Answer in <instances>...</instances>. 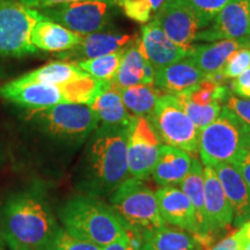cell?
Returning a JSON list of instances; mask_svg holds the SVG:
<instances>
[{
  "label": "cell",
  "mask_w": 250,
  "mask_h": 250,
  "mask_svg": "<svg viewBox=\"0 0 250 250\" xmlns=\"http://www.w3.org/2000/svg\"><path fill=\"white\" fill-rule=\"evenodd\" d=\"M245 1H247V2H248V4L250 5V0H245Z\"/></svg>",
  "instance_id": "c3c4849f"
},
{
  "label": "cell",
  "mask_w": 250,
  "mask_h": 250,
  "mask_svg": "<svg viewBox=\"0 0 250 250\" xmlns=\"http://www.w3.org/2000/svg\"><path fill=\"white\" fill-rule=\"evenodd\" d=\"M249 132L223 107L214 122L199 133V148L202 164L214 167L219 164H233L245 149L246 137Z\"/></svg>",
  "instance_id": "ba28073f"
},
{
  "label": "cell",
  "mask_w": 250,
  "mask_h": 250,
  "mask_svg": "<svg viewBox=\"0 0 250 250\" xmlns=\"http://www.w3.org/2000/svg\"><path fill=\"white\" fill-rule=\"evenodd\" d=\"M250 67V44L233 52L220 73L225 79H235Z\"/></svg>",
  "instance_id": "e575fe53"
},
{
  "label": "cell",
  "mask_w": 250,
  "mask_h": 250,
  "mask_svg": "<svg viewBox=\"0 0 250 250\" xmlns=\"http://www.w3.org/2000/svg\"><path fill=\"white\" fill-rule=\"evenodd\" d=\"M59 228L36 189L12 196L1 211V235L12 250H49Z\"/></svg>",
  "instance_id": "6da1fadb"
},
{
  "label": "cell",
  "mask_w": 250,
  "mask_h": 250,
  "mask_svg": "<svg viewBox=\"0 0 250 250\" xmlns=\"http://www.w3.org/2000/svg\"><path fill=\"white\" fill-rule=\"evenodd\" d=\"M204 181L206 220L212 234L229 226L234 220V213L213 167L205 166Z\"/></svg>",
  "instance_id": "ac0fdd59"
},
{
  "label": "cell",
  "mask_w": 250,
  "mask_h": 250,
  "mask_svg": "<svg viewBox=\"0 0 250 250\" xmlns=\"http://www.w3.org/2000/svg\"><path fill=\"white\" fill-rule=\"evenodd\" d=\"M250 44V40H220L210 44L193 46L189 57L195 62L197 67L205 78L219 74L226 64L228 58L237 49Z\"/></svg>",
  "instance_id": "7402d4cb"
},
{
  "label": "cell",
  "mask_w": 250,
  "mask_h": 250,
  "mask_svg": "<svg viewBox=\"0 0 250 250\" xmlns=\"http://www.w3.org/2000/svg\"><path fill=\"white\" fill-rule=\"evenodd\" d=\"M136 39L129 34L98 33L83 35L80 43L67 51L58 52L57 58L62 61H85L112 54L126 48Z\"/></svg>",
  "instance_id": "e0dca14e"
},
{
  "label": "cell",
  "mask_w": 250,
  "mask_h": 250,
  "mask_svg": "<svg viewBox=\"0 0 250 250\" xmlns=\"http://www.w3.org/2000/svg\"><path fill=\"white\" fill-rule=\"evenodd\" d=\"M232 165L235 166V168L241 174L243 180L246 181L247 186L250 188V155L246 149H242L241 153L237 155V158L234 160Z\"/></svg>",
  "instance_id": "f35d334b"
},
{
  "label": "cell",
  "mask_w": 250,
  "mask_h": 250,
  "mask_svg": "<svg viewBox=\"0 0 250 250\" xmlns=\"http://www.w3.org/2000/svg\"><path fill=\"white\" fill-rule=\"evenodd\" d=\"M124 49L120 51L112 52V54L101 56L92 59H85V61L73 62H77L86 73L99 81H111L116 73L118 66H120L122 58H123Z\"/></svg>",
  "instance_id": "f1b7e54d"
},
{
  "label": "cell",
  "mask_w": 250,
  "mask_h": 250,
  "mask_svg": "<svg viewBox=\"0 0 250 250\" xmlns=\"http://www.w3.org/2000/svg\"><path fill=\"white\" fill-rule=\"evenodd\" d=\"M110 205L137 237L166 225L155 192L143 180L127 177L111 193Z\"/></svg>",
  "instance_id": "8992f818"
},
{
  "label": "cell",
  "mask_w": 250,
  "mask_h": 250,
  "mask_svg": "<svg viewBox=\"0 0 250 250\" xmlns=\"http://www.w3.org/2000/svg\"><path fill=\"white\" fill-rule=\"evenodd\" d=\"M182 105L187 115L191 118V121L198 127L199 131L211 124L219 117L221 114L224 104L223 103H213L210 105H197L195 103L190 102L189 100L183 98L182 95H175Z\"/></svg>",
  "instance_id": "4dcf8cb0"
},
{
  "label": "cell",
  "mask_w": 250,
  "mask_h": 250,
  "mask_svg": "<svg viewBox=\"0 0 250 250\" xmlns=\"http://www.w3.org/2000/svg\"><path fill=\"white\" fill-rule=\"evenodd\" d=\"M125 108L132 116L148 118L164 92L154 85H138L120 89Z\"/></svg>",
  "instance_id": "83f0119b"
},
{
  "label": "cell",
  "mask_w": 250,
  "mask_h": 250,
  "mask_svg": "<svg viewBox=\"0 0 250 250\" xmlns=\"http://www.w3.org/2000/svg\"><path fill=\"white\" fill-rule=\"evenodd\" d=\"M232 89L239 98L250 99V67L234 79Z\"/></svg>",
  "instance_id": "74e56055"
},
{
  "label": "cell",
  "mask_w": 250,
  "mask_h": 250,
  "mask_svg": "<svg viewBox=\"0 0 250 250\" xmlns=\"http://www.w3.org/2000/svg\"><path fill=\"white\" fill-rule=\"evenodd\" d=\"M197 105H210L213 103H225L228 96V89L224 83L211 78H205L189 92L179 94Z\"/></svg>",
  "instance_id": "f546056e"
},
{
  "label": "cell",
  "mask_w": 250,
  "mask_h": 250,
  "mask_svg": "<svg viewBox=\"0 0 250 250\" xmlns=\"http://www.w3.org/2000/svg\"><path fill=\"white\" fill-rule=\"evenodd\" d=\"M165 34L181 46H190L196 40L199 22L184 0H166L153 18Z\"/></svg>",
  "instance_id": "7c38bea8"
},
{
  "label": "cell",
  "mask_w": 250,
  "mask_h": 250,
  "mask_svg": "<svg viewBox=\"0 0 250 250\" xmlns=\"http://www.w3.org/2000/svg\"><path fill=\"white\" fill-rule=\"evenodd\" d=\"M0 250H5V249H4V246H2V242H1V239H0Z\"/></svg>",
  "instance_id": "bcb514c9"
},
{
  "label": "cell",
  "mask_w": 250,
  "mask_h": 250,
  "mask_svg": "<svg viewBox=\"0 0 250 250\" xmlns=\"http://www.w3.org/2000/svg\"><path fill=\"white\" fill-rule=\"evenodd\" d=\"M204 183V167L198 159H192L190 170L180 183V188L189 197L196 212L199 236L195 239V241L196 243H201L203 247H206L212 242V235L208 229V220H206Z\"/></svg>",
  "instance_id": "44dd1931"
},
{
  "label": "cell",
  "mask_w": 250,
  "mask_h": 250,
  "mask_svg": "<svg viewBox=\"0 0 250 250\" xmlns=\"http://www.w3.org/2000/svg\"><path fill=\"white\" fill-rule=\"evenodd\" d=\"M245 149L247 152L249 153V155H250V132L247 134V137H246V142H245Z\"/></svg>",
  "instance_id": "7bdbcfd3"
},
{
  "label": "cell",
  "mask_w": 250,
  "mask_h": 250,
  "mask_svg": "<svg viewBox=\"0 0 250 250\" xmlns=\"http://www.w3.org/2000/svg\"><path fill=\"white\" fill-rule=\"evenodd\" d=\"M205 250H240V242L237 240L236 234L233 233L225 237L221 241H219L217 245Z\"/></svg>",
  "instance_id": "60d3db41"
},
{
  "label": "cell",
  "mask_w": 250,
  "mask_h": 250,
  "mask_svg": "<svg viewBox=\"0 0 250 250\" xmlns=\"http://www.w3.org/2000/svg\"><path fill=\"white\" fill-rule=\"evenodd\" d=\"M235 234L240 242V247L246 243H250V219L240 227V229L235 232Z\"/></svg>",
  "instance_id": "b9f144b4"
},
{
  "label": "cell",
  "mask_w": 250,
  "mask_h": 250,
  "mask_svg": "<svg viewBox=\"0 0 250 250\" xmlns=\"http://www.w3.org/2000/svg\"><path fill=\"white\" fill-rule=\"evenodd\" d=\"M191 164L192 159L189 153L162 144L152 173L153 180L164 187L176 186L186 177Z\"/></svg>",
  "instance_id": "603a6c76"
},
{
  "label": "cell",
  "mask_w": 250,
  "mask_h": 250,
  "mask_svg": "<svg viewBox=\"0 0 250 250\" xmlns=\"http://www.w3.org/2000/svg\"><path fill=\"white\" fill-rule=\"evenodd\" d=\"M203 79H205V76L188 56L182 61L156 68L153 83L162 92L179 95L189 92Z\"/></svg>",
  "instance_id": "d6986e66"
},
{
  "label": "cell",
  "mask_w": 250,
  "mask_h": 250,
  "mask_svg": "<svg viewBox=\"0 0 250 250\" xmlns=\"http://www.w3.org/2000/svg\"><path fill=\"white\" fill-rule=\"evenodd\" d=\"M249 30H250V6H249Z\"/></svg>",
  "instance_id": "7dc6e473"
},
{
  "label": "cell",
  "mask_w": 250,
  "mask_h": 250,
  "mask_svg": "<svg viewBox=\"0 0 250 250\" xmlns=\"http://www.w3.org/2000/svg\"><path fill=\"white\" fill-rule=\"evenodd\" d=\"M59 217L67 232L100 247L129 232L114 208L94 196L71 198L61 208Z\"/></svg>",
  "instance_id": "3957f363"
},
{
  "label": "cell",
  "mask_w": 250,
  "mask_h": 250,
  "mask_svg": "<svg viewBox=\"0 0 250 250\" xmlns=\"http://www.w3.org/2000/svg\"><path fill=\"white\" fill-rule=\"evenodd\" d=\"M195 13L199 27H208L230 0H184Z\"/></svg>",
  "instance_id": "d6a6232c"
},
{
  "label": "cell",
  "mask_w": 250,
  "mask_h": 250,
  "mask_svg": "<svg viewBox=\"0 0 250 250\" xmlns=\"http://www.w3.org/2000/svg\"><path fill=\"white\" fill-rule=\"evenodd\" d=\"M147 120L159 139L166 145L183 149L190 155L198 153L201 131L175 95L164 94Z\"/></svg>",
  "instance_id": "52a82bcc"
},
{
  "label": "cell",
  "mask_w": 250,
  "mask_h": 250,
  "mask_svg": "<svg viewBox=\"0 0 250 250\" xmlns=\"http://www.w3.org/2000/svg\"><path fill=\"white\" fill-rule=\"evenodd\" d=\"M156 68L144 57L139 48V39L136 37L124 50L123 58L111 83L118 89L138 85H154Z\"/></svg>",
  "instance_id": "2e32d148"
},
{
  "label": "cell",
  "mask_w": 250,
  "mask_h": 250,
  "mask_svg": "<svg viewBox=\"0 0 250 250\" xmlns=\"http://www.w3.org/2000/svg\"><path fill=\"white\" fill-rule=\"evenodd\" d=\"M26 117L52 138L79 144L98 129L100 118L89 105L61 103L48 108L27 109Z\"/></svg>",
  "instance_id": "5b68a950"
},
{
  "label": "cell",
  "mask_w": 250,
  "mask_h": 250,
  "mask_svg": "<svg viewBox=\"0 0 250 250\" xmlns=\"http://www.w3.org/2000/svg\"><path fill=\"white\" fill-rule=\"evenodd\" d=\"M115 1L83 0L37 9L46 20L52 21L80 35L98 33L105 28L109 9Z\"/></svg>",
  "instance_id": "30bf717a"
},
{
  "label": "cell",
  "mask_w": 250,
  "mask_h": 250,
  "mask_svg": "<svg viewBox=\"0 0 250 250\" xmlns=\"http://www.w3.org/2000/svg\"><path fill=\"white\" fill-rule=\"evenodd\" d=\"M90 77L77 62H54L18 78L21 83H37L44 85H64Z\"/></svg>",
  "instance_id": "484cf974"
},
{
  "label": "cell",
  "mask_w": 250,
  "mask_h": 250,
  "mask_svg": "<svg viewBox=\"0 0 250 250\" xmlns=\"http://www.w3.org/2000/svg\"><path fill=\"white\" fill-rule=\"evenodd\" d=\"M155 195L165 223L188 230L193 239H197L199 236V227L195 208L189 197L175 187H162Z\"/></svg>",
  "instance_id": "9a60e30c"
},
{
  "label": "cell",
  "mask_w": 250,
  "mask_h": 250,
  "mask_svg": "<svg viewBox=\"0 0 250 250\" xmlns=\"http://www.w3.org/2000/svg\"><path fill=\"white\" fill-rule=\"evenodd\" d=\"M213 168L233 208L235 224L241 226L250 219V188L234 165L219 164Z\"/></svg>",
  "instance_id": "ffe728a7"
},
{
  "label": "cell",
  "mask_w": 250,
  "mask_h": 250,
  "mask_svg": "<svg viewBox=\"0 0 250 250\" xmlns=\"http://www.w3.org/2000/svg\"><path fill=\"white\" fill-rule=\"evenodd\" d=\"M44 17L18 0H0V57H23L37 54L31 31Z\"/></svg>",
  "instance_id": "9c48e42d"
},
{
  "label": "cell",
  "mask_w": 250,
  "mask_h": 250,
  "mask_svg": "<svg viewBox=\"0 0 250 250\" xmlns=\"http://www.w3.org/2000/svg\"><path fill=\"white\" fill-rule=\"evenodd\" d=\"M240 250H250V243H246L240 247Z\"/></svg>",
  "instance_id": "ee69618b"
},
{
  "label": "cell",
  "mask_w": 250,
  "mask_h": 250,
  "mask_svg": "<svg viewBox=\"0 0 250 250\" xmlns=\"http://www.w3.org/2000/svg\"><path fill=\"white\" fill-rule=\"evenodd\" d=\"M139 250H195L196 241L191 234L167 225L140 234Z\"/></svg>",
  "instance_id": "4316f807"
},
{
  "label": "cell",
  "mask_w": 250,
  "mask_h": 250,
  "mask_svg": "<svg viewBox=\"0 0 250 250\" xmlns=\"http://www.w3.org/2000/svg\"><path fill=\"white\" fill-rule=\"evenodd\" d=\"M127 136L129 125L100 124L89 137L83 173L89 196L111 195L130 176Z\"/></svg>",
  "instance_id": "7a4b0ae2"
},
{
  "label": "cell",
  "mask_w": 250,
  "mask_h": 250,
  "mask_svg": "<svg viewBox=\"0 0 250 250\" xmlns=\"http://www.w3.org/2000/svg\"><path fill=\"white\" fill-rule=\"evenodd\" d=\"M83 36L44 18L33 28L31 43L39 50L58 54L79 44Z\"/></svg>",
  "instance_id": "cb8c5ba5"
},
{
  "label": "cell",
  "mask_w": 250,
  "mask_h": 250,
  "mask_svg": "<svg viewBox=\"0 0 250 250\" xmlns=\"http://www.w3.org/2000/svg\"><path fill=\"white\" fill-rule=\"evenodd\" d=\"M139 48L144 57L155 68L182 61L190 55L193 46H181L174 43L165 34L155 21H151L142 28L139 37Z\"/></svg>",
  "instance_id": "5bb4252c"
},
{
  "label": "cell",
  "mask_w": 250,
  "mask_h": 250,
  "mask_svg": "<svg viewBox=\"0 0 250 250\" xmlns=\"http://www.w3.org/2000/svg\"><path fill=\"white\" fill-rule=\"evenodd\" d=\"M88 105L96 112L101 124L129 125L132 120V115L125 108L120 89L111 81H103L99 93Z\"/></svg>",
  "instance_id": "d4e9b609"
},
{
  "label": "cell",
  "mask_w": 250,
  "mask_h": 250,
  "mask_svg": "<svg viewBox=\"0 0 250 250\" xmlns=\"http://www.w3.org/2000/svg\"><path fill=\"white\" fill-rule=\"evenodd\" d=\"M21 4L27 6V7L34 9H42L45 7H51V6L68 4V2L83 1V0H18ZM108 1H115V0H108Z\"/></svg>",
  "instance_id": "ab89813d"
},
{
  "label": "cell",
  "mask_w": 250,
  "mask_h": 250,
  "mask_svg": "<svg viewBox=\"0 0 250 250\" xmlns=\"http://www.w3.org/2000/svg\"><path fill=\"white\" fill-rule=\"evenodd\" d=\"M249 6L245 0H230L215 17L212 27L198 31L196 40H250Z\"/></svg>",
  "instance_id": "4fadbf2b"
},
{
  "label": "cell",
  "mask_w": 250,
  "mask_h": 250,
  "mask_svg": "<svg viewBox=\"0 0 250 250\" xmlns=\"http://www.w3.org/2000/svg\"><path fill=\"white\" fill-rule=\"evenodd\" d=\"M166 0H125L122 5L127 18L140 23L149 22Z\"/></svg>",
  "instance_id": "1f68e13d"
},
{
  "label": "cell",
  "mask_w": 250,
  "mask_h": 250,
  "mask_svg": "<svg viewBox=\"0 0 250 250\" xmlns=\"http://www.w3.org/2000/svg\"><path fill=\"white\" fill-rule=\"evenodd\" d=\"M161 145V140L147 118L132 116L127 136V168L130 177L144 181L152 176Z\"/></svg>",
  "instance_id": "8fae6325"
},
{
  "label": "cell",
  "mask_w": 250,
  "mask_h": 250,
  "mask_svg": "<svg viewBox=\"0 0 250 250\" xmlns=\"http://www.w3.org/2000/svg\"><path fill=\"white\" fill-rule=\"evenodd\" d=\"M136 237L133 236V233L129 230L125 235L118 237L114 242L102 247V250H139L140 245L136 242Z\"/></svg>",
  "instance_id": "8d00e7d4"
},
{
  "label": "cell",
  "mask_w": 250,
  "mask_h": 250,
  "mask_svg": "<svg viewBox=\"0 0 250 250\" xmlns=\"http://www.w3.org/2000/svg\"><path fill=\"white\" fill-rule=\"evenodd\" d=\"M103 81L92 77L64 85H44L12 80L0 87V96L26 109L48 108L61 103L88 105L101 88Z\"/></svg>",
  "instance_id": "277c9868"
},
{
  "label": "cell",
  "mask_w": 250,
  "mask_h": 250,
  "mask_svg": "<svg viewBox=\"0 0 250 250\" xmlns=\"http://www.w3.org/2000/svg\"><path fill=\"white\" fill-rule=\"evenodd\" d=\"M224 108L245 127L246 131L250 132V99L228 95L225 100Z\"/></svg>",
  "instance_id": "d590c367"
},
{
  "label": "cell",
  "mask_w": 250,
  "mask_h": 250,
  "mask_svg": "<svg viewBox=\"0 0 250 250\" xmlns=\"http://www.w3.org/2000/svg\"><path fill=\"white\" fill-rule=\"evenodd\" d=\"M49 250H102V247L80 239V237L67 232L65 228L64 229L59 228L57 235L52 241Z\"/></svg>",
  "instance_id": "836d02e7"
},
{
  "label": "cell",
  "mask_w": 250,
  "mask_h": 250,
  "mask_svg": "<svg viewBox=\"0 0 250 250\" xmlns=\"http://www.w3.org/2000/svg\"><path fill=\"white\" fill-rule=\"evenodd\" d=\"M124 1H125V0H115V2H116V4H118L120 6L123 5Z\"/></svg>",
  "instance_id": "f6af8a7d"
}]
</instances>
